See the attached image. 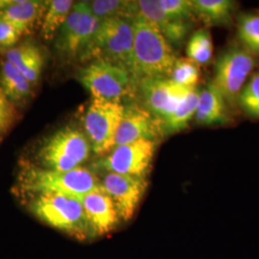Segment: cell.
<instances>
[{
    "mask_svg": "<svg viewBox=\"0 0 259 259\" xmlns=\"http://www.w3.org/2000/svg\"><path fill=\"white\" fill-rule=\"evenodd\" d=\"M21 192L32 197L37 195L58 194L82 199L101 187V180L89 168L80 166L61 172L37 166L23 165L19 175Z\"/></svg>",
    "mask_w": 259,
    "mask_h": 259,
    "instance_id": "1",
    "label": "cell"
},
{
    "mask_svg": "<svg viewBox=\"0 0 259 259\" xmlns=\"http://www.w3.org/2000/svg\"><path fill=\"white\" fill-rule=\"evenodd\" d=\"M135 40L133 74L140 82L144 79L170 78L176 63L173 47L162 34L148 22L136 18L133 20Z\"/></svg>",
    "mask_w": 259,
    "mask_h": 259,
    "instance_id": "2",
    "label": "cell"
},
{
    "mask_svg": "<svg viewBox=\"0 0 259 259\" xmlns=\"http://www.w3.org/2000/svg\"><path fill=\"white\" fill-rule=\"evenodd\" d=\"M31 212L49 227L85 240L93 236L80 199L65 195L34 196L29 203Z\"/></svg>",
    "mask_w": 259,
    "mask_h": 259,
    "instance_id": "3",
    "label": "cell"
},
{
    "mask_svg": "<svg viewBox=\"0 0 259 259\" xmlns=\"http://www.w3.org/2000/svg\"><path fill=\"white\" fill-rule=\"evenodd\" d=\"M134 40L135 32L132 20H102L81 62L105 60L124 66L133 73Z\"/></svg>",
    "mask_w": 259,
    "mask_h": 259,
    "instance_id": "4",
    "label": "cell"
},
{
    "mask_svg": "<svg viewBox=\"0 0 259 259\" xmlns=\"http://www.w3.org/2000/svg\"><path fill=\"white\" fill-rule=\"evenodd\" d=\"M78 80L93 98L122 102L138 95L139 82L127 68L105 60L92 61L78 72Z\"/></svg>",
    "mask_w": 259,
    "mask_h": 259,
    "instance_id": "5",
    "label": "cell"
},
{
    "mask_svg": "<svg viewBox=\"0 0 259 259\" xmlns=\"http://www.w3.org/2000/svg\"><path fill=\"white\" fill-rule=\"evenodd\" d=\"M92 144L81 130L65 126L47 137L37 154L38 166L66 172L81 166L89 158Z\"/></svg>",
    "mask_w": 259,
    "mask_h": 259,
    "instance_id": "6",
    "label": "cell"
},
{
    "mask_svg": "<svg viewBox=\"0 0 259 259\" xmlns=\"http://www.w3.org/2000/svg\"><path fill=\"white\" fill-rule=\"evenodd\" d=\"M100 24L87 1L74 4L55 37L58 54L66 61H81Z\"/></svg>",
    "mask_w": 259,
    "mask_h": 259,
    "instance_id": "7",
    "label": "cell"
},
{
    "mask_svg": "<svg viewBox=\"0 0 259 259\" xmlns=\"http://www.w3.org/2000/svg\"><path fill=\"white\" fill-rule=\"evenodd\" d=\"M255 64L254 54L239 46L228 48L218 57L212 82L229 108L238 105L239 95Z\"/></svg>",
    "mask_w": 259,
    "mask_h": 259,
    "instance_id": "8",
    "label": "cell"
},
{
    "mask_svg": "<svg viewBox=\"0 0 259 259\" xmlns=\"http://www.w3.org/2000/svg\"><path fill=\"white\" fill-rule=\"evenodd\" d=\"M125 105L118 101L93 98L83 118V126L93 152L106 156L115 146Z\"/></svg>",
    "mask_w": 259,
    "mask_h": 259,
    "instance_id": "9",
    "label": "cell"
},
{
    "mask_svg": "<svg viewBox=\"0 0 259 259\" xmlns=\"http://www.w3.org/2000/svg\"><path fill=\"white\" fill-rule=\"evenodd\" d=\"M155 151L156 141L139 140L114 147L95 163V167L107 173L147 178Z\"/></svg>",
    "mask_w": 259,
    "mask_h": 259,
    "instance_id": "10",
    "label": "cell"
},
{
    "mask_svg": "<svg viewBox=\"0 0 259 259\" xmlns=\"http://www.w3.org/2000/svg\"><path fill=\"white\" fill-rule=\"evenodd\" d=\"M192 89L179 85L166 77L150 78L139 82L138 95L139 103L162 122L176 111Z\"/></svg>",
    "mask_w": 259,
    "mask_h": 259,
    "instance_id": "11",
    "label": "cell"
},
{
    "mask_svg": "<svg viewBox=\"0 0 259 259\" xmlns=\"http://www.w3.org/2000/svg\"><path fill=\"white\" fill-rule=\"evenodd\" d=\"M102 189L111 197L120 219L129 221L133 218L146 191V177L106 173L101 180Z\"/></svg>",
    "mask_w": 259,
    "mask_h": 259,
    "instance_id": "12",
    "label": "cell"
},
{
    "mask_svg": "<svg viewBox=\"0 0 259 259\" xmlns=\"http://www.w3.org/2000/svg\"><path fill=\"white\" fill-rule=\"evenodd\" d=\"M163 136L161 121L149 112L140 103L125 105V111L115 138V146L139 140L156 141Z\"/></svg>",
    "mask_w": 259,
    "mask_h": 259,
    "instance_id": "13",
    "label": "cell"
},
{
    "mask_svg": "<svg viewBox=\"0 0 259 259\" xmlns=\"http://www.w3.org/2000/svg\"><path fill=\"white\" fill-rule=\"evenodd\" d=\"M137 17L157 28L173 47H180L189 34L192 24L189 20H177L168 17L158 0H137Z\"/></svg>",
    "mask_w": 259,
    "mask_h": 259,
    "instance_id": "14",
    "label": "cell"
},
{
    "mask_svg": "<svg viewBox=\"0 0 259 259\" xmlns=\"http://www.w3.org/2000/svg\"><path fill=\"white\" fill-rule=\"evenodd\" d=\"M49 1L0 0V19L17 28L20 34H30L37 22L41 21Z\"/></svg>",
    "mask_w": 259,
    "mask_h": 259,
    "instance_id": "15",
    "label": "cell"
},
{
    "mask_svg": "<svg viewBox=\"0 0 259 259\" xmlns=\"http://www.w3.org/2000/svg\"><path fill=\"white\" fill-rule=\"evenodd\" d=\"M81 202L93 236L107 234L116 227L120 217L111 197L102 188L84 196Z\"/></svg>",
    "mask_w": 259,
    "mask_h": 259,
    "instance_id": "16",
    "label": "cell"
},
{
    "mask_svg": "<svg viewBox=\"0 0 259 259\" xmlns=\"http://www.w3.org/2000/svg\"><path fill=\"white\" fill-rule=\"evenodd\" d=\"M229 106L212 81L200 93L196 121L205 126L225 125L231 120Z\"/></svg>",
    "mask_w": 259,
    "mask_h": 259,
    "instance_id": "17",
    "label": "cell"
},
{
    "mask_svg": "<svg viewBox=\"0 0 259 259\" xmlns=\"http://www.w3.org/2000/svg\"><path fill=\"white\" fill-rule=\"evenodd\" d=\"M6 60L15 65L32 84L38 82L45 66V55L37 46L25 42L13 47L7 51Z\"/></svg>",
    "mask_w": 259,
    "mask_h": 259,
    "instance_id": "18",
    "label": "cell"
},
{
    "mask_svg": "<svg viewBox=\"0 0 259 259\" xmlns=\"http://www.w3.org/2000/svg\"><path fill=\"white\" fill-rule=\"evenodd\" d=\"M0 91L12 103L23 102L33 93V84L19 69L5 60L0 68Z\"/></svg>",
    "mask_w": 259,
    "mask_h": 259,
    "instance_id": "19",
    "label": "cell"
},
{
    "mask_svg": "<svg viewBox=\"0 0 259 259\" xmlns=\"http://www.w3.org/2000/svg\"><path fill=\"white\" fill-rule=\"evenodd\" d=\"M236 4L231 0H194V14L205 25H229Z\"/></svg>",
    "mask_w": 259,
    "mask_h": 259,
    "instance_id": "20",
    "label": "cell"
},
{
    "mask_svg": "<svg viewBox=\"0 0 259 259\" xmlns=\"http://www.w3.org/2000/svg\"><path fill=\"white\" fill-rule=\"evenodd\" d=\"M199 98L200 93L193 88L186 95L184 101L179 105L176 111L161 122L163 136L176 134L188 126L189 122L196 115Z\"/></svg>",
    "mask_w": 259,
    "mask_h": 259,
    "instance_id": "21",
    "label": "cell"
},
{
    "mask_svg": "<svg viewBox=\"0 0 259 259\" xmlns=\"http://www.w3.org/2000/svg\"><path fill=\"white\" fill-rule=\"evenodd\" d=\"M74 6L71 0L49 1L47 12L41 20L40 34L45 40H52L59 30L64 25L67 17Z\"/></svg>",
    "mask_w": 259,
    "mask_h": 259,
    "instance_id": "22",
    "label": "cell"
},
{
    "mask_svg": "<svg viewBox=\"0 0 259 259\" xmlns=\"http://www.w3.org/2000/svg\"><path fill=\"white\" fill-rule=\"evenodd\" d=\"M93 15L101 21L109 19L134 20L137 17L136 1L131 0H94L87 1Z\"/></svg>",
    "mask_w": 259,
    "mask_h": 259,
    "instance_id": "23",
    "label": "cell"
},
{
    "mask_svg": "<svg viewBox=\"0 0 259 259\" xmlns=\"http://www.w3.org/2000/svg\"><path fill=\"white\" fill-rule=\"evenodd\" d=\"M186 53L188 59L197 65H205L211 58L213 53V44L211 35L206 29H199L192 34L187 47Z\"/></svg>",
    "mask_w": 259,
    "mask_h": 259,
    "instance_id": "24",
    "label": "cell"
},
{
    "mask_svg": "<svg viewBox=\"0 0 259 259\" xmlns=\"http://www.w3.org/2000/svg\"><path fill=\"white\" fill-rule=\"evenodd\" d=\"M238 37L244 47L259 55V15H243L238 23Z\"/></svg>",
    "mask_w": 259,
    "mask_h": 259,
    "instance_id": "25",
    "label": "cell"
},
{
    "mask_svg": "<svg viewBox=\"0 0 259 259\" xmlns=\"http://www.w3.org/2000/svg\"><path fill=\"white\" fill-rule=\"evenodd\" d=\"M198 65L190 59H178L173 67L170 79L179 85L192 89L199 80Z\"/></svg>",
    "mask_w": 259,
    "mask_h": 259,
    "instance_id": "26",
    "label": "cell"
},
{
    "mask_svg": "<svg viewBox=\"0 0 259 259\" xmlns=\"http://www.w3.org/2000/svg\"><path fill=\"white\" fill-rule=\"evenodd\" d=\"M238 106L250 117L259 119V72L253 75L243 88Z\"/></svg>",
    "mask_w": 259,
    "mask_h": 259,
    "instance_id": "27",
    "label": "cell"
},
{
    "mask_svg": "<svg viewBox=\"0 0 259 259\" xmlns=\"http://www.w3.org/2000/svg\"><path fill=\"white\" fill-rule=\"evenodd\" d=\"M168 17L177 20H190L194 14V0H158Z\"/></svg>",
    "mask_w": 259,
    "mask_h": 259,
    "instance_id": "28",
    "label": "cell"
},
{
    "mask_svg": "<svg viewBox=\"0 0 259 259\" xmlns=\"http://www.w3.org/2000/svg\"><path fill=\"white\" fill-rule=\"evenodd\" d=\"M18 117L14 103L9 101L0 91V136L9 131Z\"/></svg>",
    "mask_w": 259,
    "mask_h": 259,
    "instance_id": "29",
    "label": "cell"
},
{
    "mask_svg": "<svg viewBox=\"0 0 259 259\" xmlns=\"http://www.w3.org/2000/svg\"><path fill=\"white\" fill-rule=\"evenodd\" d=\"M22 35L12 24L0 19V49L13 48Z\"/></svg>",
    "mask_w": 259,
    "mask_h": 259,
    "instance_id": "30",
    "label": "cell"
}]
</instances>
